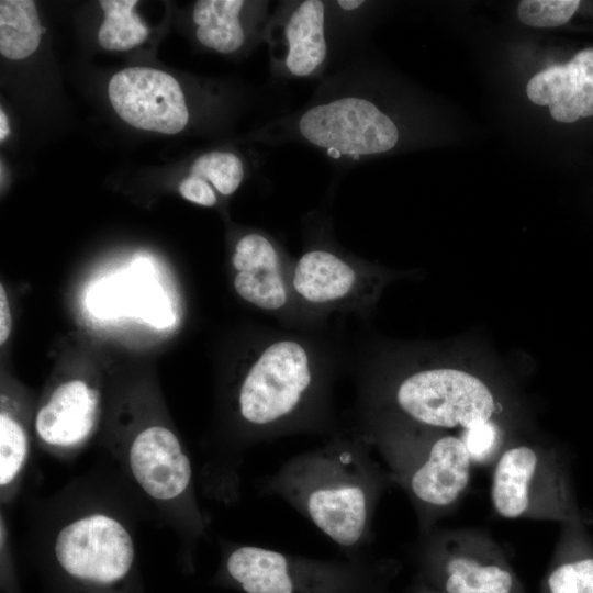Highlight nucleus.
I'll return each mask as SVG.
<instances>
[{
  "mask_svg": "<svg viewBox=\"0 0 593 593\" xmlns=\"http://www.w3.org/2000/svg\"><path fill=\"white\" fill-rule=\"evenodd\" d=\"M98 407V393L82 380H70L52 393L36 415L35 428L48 445L67 447L91 433Z\"/></svg>",
  "mask_w": 593,
  "mask_h": 593,
  "instance_id": "13",
  "label": "nucleus"
},
{
  "mask_svg": "<svg viewBox=\"0 0 593 593\" xmlns=\"http://www.w3.org/2000/svg\"><path fill=\"white\" fill-rule=\"evenodd\" d=\"M298 304L314 311H359L373 300L378 275L365 264L327 246L305 250L291 267Z\"/></svg>",
  "mask_w": 593,
  "mask_h": 593,
  "instance_id": "7",
  "label": "nucleus"
},
{
  "mask_svg": "<svg viewBox=\"0 0 593 593\" xmlns=\"http://www.w3.org/2000/svg\"><path fill=\"white\" fill-rule=\"evenodd\" d=\"M427 593H440V592H427Z\"/></svg>",
  "mask_w": 593,
  "mask_h": 593,
  "instance_id": "27",
  "label": "nucleus"
},
{
  "mask_svg": "<svg viewBox=\"0 0 593 593\" xmlns=\"http://www.w3.org/2000/svg\"><path fill=\"white\" fill-rule=\"evenodd\" d=\"M179 192L186 200L202 206L211 208L219 201L217 192L210 183L191 175L180 182Z\"/></svg>",
  "mask_w": 593,
  "mask_h": 593,
  "instance_id": "24",
  "label": "nucleus"
},
{
  "mask_svg": "<svg viewBox=\"0 0 593 593\" xmlns=\"http://www.w3.org/2000/svg\"><path fill=\"white\" fill-rule=\"evenodd\" d=\"M136 0H102L104 20L98 32L99 44L110 51H127L142 44L148 29L136 12Z\"/></svg>",
  "mask_w": 593,
  "mask_h": 593,
  "instance_id": "18",
  "label": "nucleus"
},
{
  "mask_svg": "<svg viewBox=\"0 0 593 593\" xmlns=\"http://www.w3.org/2000/svg\"><path fill=\"white\" fill-rule=\"evenodd\" d=\"M463 441L471 458L481 459L488 456L494 447L496 430L490 422H486L467 429Z\"/></svg>",
  "mask_w": 593,
  "mask_h": 593,
  "instance_id": "23",
  "label": "nucleus"
},
{
  "mask_svg": "<svg viewBox=\"0 0 593 593\" xmlns=\"http://www.w3.org/2000/svg\"><path fill=\"white\" fill-rule=\"evenodd\" d=\"M580 5L578 0H523L517 16L526 25L555 27L567 23Z\"/></svg>",
  "mask_w": 593,
  "mask_h": 593,
  "instance_id": "22",
  "label": "nucleus"
},
{
  "mask_svg": "<svg viewBox=\"0 0 593 593\" xmlns=\"http://www.w3.org/2000/svg\"><path fill=\"white\" fill-rule=\"evenodd\" d=\"M446 593H512L514 577L508 564L495 553L461 546L441 558Z\"/></svg>",
  "mask_w": 593,
  "mask_h": 593,
  "instance_id": "15",
  "label": "nucleus"
},
{
  "mask_svg": "<svg viewBox=\"0 0 593 593\" xmlns=\"http://www.w3.org/2000/svg\"><path fill=\"white\" fill-rule=\"evenodd\" d=\"M271 11L268 1L199 0L192 10L195 37L206 48L233 54L249 41L264 42Z\"/></svg>",
  "mask_w": 593,
  "mask_h": 593,
  "instance_id": "11",
  "label": "nucleus"
},
{
  "mask_svg": "<svg viewBox=\"0 0 593 593\" xmlns=\"http://www.w3.org/2000/svg\"><path fill=\"white\" fill-rule=\"evenodd\" d=\"M392 395L400 412L428 427L470 429L489 422L495 407L480 379L449 368L413 372L396 384Z\"/></svg>",
  "mask_w": 593,
  "mask_h": 593,
  "instance_id": "5",
  "label": "nucleus"
},
{
  "mask_svg": "<svg viewBox=\"0 0 593 593\" xmlns=\"http://www.w3.org/2000/svg\"><path fill=\"white\" fill-rule=\"evenodd\" d=\"M232 267L236 293L255 307L283 315L298 304L291 287L292 265L269 234H243L234 245Z\"/></svg>",
  "mask_w": 593,
  "mask_h": 593,
  "instance_id": "9",
  "label": "nucleus"
},
{
  "mask_svg": "<svg viewBox=\"0 0 593 593\" xmlns=\"http://www.w3.org/2000/svg\"><path fill=\"white\" fill-rule=\"evenodd\" d=\"M127 279H115L98 286L93 311L98 315L135 314L147 323L167 327L174 322L169 302L161 288L149 278L145 268H134Z\"/></svg>",
  "mask_w": 593,
  "mask_h": 593,
  "instance_id": "14",
  "label": "nucleus"
},
{
  "mask_svg": "<svg viewBox=\"0 0 593 593\" xmlns=\"http://www.w3.org/2000/svg\"><path fill=\"white\" fill-rule=\"evenodd\" d=\"M372 446L358 427L338 430L324 446L284 461L260 490L292 506L345 556L366 555L377 502L392 479L372 459Z\"/></svg>",
  "mask_w": 593,
  "mask_h": 593,
  "instance_id": "1",
  "label": "nucleus"
},
{
  "mask_svg": "<svg viewBox=\"0 0 593 593\" xmlns=\"http://www.w3.org/2000/svg\"><path fill=\"white\" fill-rule=\"evenodd\" d=\"M42 29L32 0L0 1V53L19 60L32 55L41 42Z\"/></svg>",
  "mask_w": 593,
  "mask_h": 593,
  "instance_id": "17",
  "label": "nucleus"
},
{
  "mask_svg": "<svg viewBox=\"0 0 593 593\" xmlns=\"http://www.w3.org/2000/svg\"><path fill=\"white\" fill-rule=\"evenodd\" d=\"M12 328V316L4 287L0 286V344L3 345Z\"/></svg>",
  "mask_w": 593,
  "mask_h": 593,
  "instance_id": "25",
  "label": "nucleus"
},
{
  "mask_svg": "<svg viewBox=\"0 0 593 593\" xmlns=\"http://www.w3.org/2000/svg\"><path fill=\"white\" fill-rule=\"evenodd\" d=\"M235 405L249 440L331 433L328 383L313 349L295 337L268 340L238 383Z\"/></svg>",
  "mask_w": 593,
  "mask_h": 593,
  "instance_id": "2",
  "label": "nucleus"
},
{
  "mask_svg": "<svg viewBox=\"0 0 593 593\" xmlns=\"http://www.w3.org/2000/svg\"><path fill=\"white\" fill-rule=\"evenodd\" d=\"M23 427L8 413L0 415V484L7 486L20 473L27 456Z\"/></svg>",
  "mask_w": 593,
  "mask_h": 593,
  "instance_id": "21",
  "label": "nucleus"
},
{
  "mask_svg": "<svg viewBox=\"0 0 593 593\" xmlns=\"http://www.w3.org/2000/svg\"><path fill=\"white\" fill-rule=\"evenodd\" d=\"M59 570L82 590L121 591L135 558L133 539L113 517L94 514L64 526L54 546Z\"/></svg>",
  "mask_w": 593,
  "mask_h": 593,
  "instance_id": "4",
  "label": "nucleus"
},
{
  "mask_svg": "<svg viewBox=\"0 0 593 593\" xmlns=\"http://www.w3.org/2000/svg\"><path fill=\"white\" fill-rule=\"evenodd\" d=\"M110 102L121 119L141 130L177 134L189 122V110L179 82L150 67H128L109 82Z\"/></svg>",
  "mask_w": 593,
  "mask_h": 593,
  "instance_id": "8",
  "label": "nucleus"
},
{
  "mask_svg": "<svg viewBox=\"0 0 593 593\" xmlns=\"http://www.w3.org/2000/svg\"><path fill=\"white\" fill-rule=\"evenodd\" d=\"M128 461L136 482L156 500L176 499L190 485L191 462L177 436L166 427L143 429L131 445Z\"/></svg>",
  "mask_w": 593,
  "mask_h": 593,
  "instance_id": "10",
  "label": "nucleus"
},
{
  "mask_svg": "<svg viewBox=\"0 0 593 593\" xmlns=\"http://www.w3.org/2000/svg\"><path fill=\"white\" fill-rule=\"evenodd\" d=\"M538 467V455L527 446L513 447L502 454L491 486L492 504L499 515L513 519L527 513Z\"/></svg>",
  "mask_w": 593,
  "mask_h": 593,
  "instance_id": "16",
  "label": "nucleus"
},
{
  "mask_svg": "<svg viewBox=\"0 0 593 593\" xmlns=\"http://www.w3.org/2000/svg\"><path fill=\"white\" fill-rule=\"evenodd\" d=\"M221 574L244 593H383L382 569L366 555L314 559L239 545L226 552Z\"/></svg>",
  "mask_w": 593,
  "mask_h": 593,
  "instance_id": "3",
  "label": "nucleus"
},
{
  "mask_svg": "<svg viewBox=\"0 0 593 593\" xmlns=\"http://www.w3.org/2000/svg\"><path fill=\"white\" fill-rule=\"evenodd\" d=\"M526 93L533 103L548 105L558 122L593 116V47L580 51L566 64L535 74Z\"/></svg>",
  "mask_w": 593,
  "mask_h": 593,
  "instance_id": "12",
  "label": "nucleus"
},
{
  "mask_svg": "<svg viewBox=\"0 0 593 593\" xmlns=\"http://www.w3.org/2000/svg\"><path fill=\"white\" fill-rule=\"evenodd\" d=\"M10 133V126L8 122V118L4 113V111L0 110V141L3 142Z\"/></svg>",
  "mask_w": 593,
  "mask_h": 593,
  "instance_id": "26",
  "label": "nucleus"
},
{
  "mask_svg": "<svg viewBox=\"0 0 593 593\" xmlns=\"http://www.w3.org/2000/svg\"><path fill=\"white\" fill-rule=\"evenodd\" d=\"M545 578L540 593H593V551L577 540Z\"/></svg>",
  "mask_w": 593,
  "mask_h": 593,
  "instance_id": "19",
  "label": "nucleus"
},
{
  "mask_svg": "<svg viewBox=\"0 0 593 593\" xmlns=\"http://www.w3.org/2000/svg\"><path fill=\"white\" fill-rule=\"evenodd\" d=\"M189 175L203 179L219 194L228 197L243 182L245 168L242 158L237 154L212 150L200 155L193 161Z\"/></svg>",
  "mask_w": 593,
  "mask_h": 593,
  "instance_id": "20",
  "label": "nucleus"
},
{
  "mask_svg": "<svg viewBox=\"0 0 593 593\" xmlns=\"http://www.w3.org/2000/svg\"><path fill=\"white\" fill-rule=\"evenodd\" d=\"M328 32L327 1H281L264 35L271 74L284 79L322 75L329 58Z\"/></svg>",
  "mask_w": 593,
  "mask_h": 593,
  "instance_id": "6",
  "label": "nucleus"
}]
</instances>
